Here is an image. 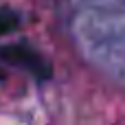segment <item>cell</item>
Returning <instances> with one entry per match:
<instances>
[{
    "mask_svg": "<svg viewBox=\"0 0 125 125\" xmlns=\"http://www.w3.org/2000/svg\"><path fill=\"white\" fill-rule=\"evenodd\" d=\"M4 77H7V75H4V70L0 68V81H4Z\"/></svg>",
    "mask_w": 125,
    "mask_h": 125,
    "instance_id": "3",
    "label": "cell"
},
{
    "mask_svg": "<svg viewBox=\"0 0 125 125\" xmlns=\"http://www.w3.org/2000/svg\"><path fill=\"white\" fill-rule=\"evenodd\" d=\"M0 59L7 62V64H11V66H18V68L31 73L40 81L53 77L51 62H46L35 48H31L26 44H7V46H0Z\"/></svg>",
    "mask_w": 125,
    "mask_h": 125,
    "instance_id": "1",
    "label": "cell"
},
{
    "mask_svg": "<svg viewBox=\"0 0 125 125\" xmlns=\"http://www.w3.org/2000/svg\"><path fill=\"white\" fill-rule=\"evenodd\" d=\"M20 24V18L15 11L11 9H0V35H7L11 31H15Z\"/></svg>",
    "mask_w": 125,
    "mask_h": 125,
    "instance_id": "2",
    "label": "cell"
}]
</instances>
